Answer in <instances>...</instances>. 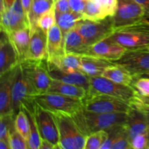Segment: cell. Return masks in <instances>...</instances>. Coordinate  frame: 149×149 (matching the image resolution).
Segmentation results:
<instances>
[{"instance_id":"cell-1","label":"cell","mask_w":149,"mask_h":149,"mask_svg":"<svg viewBox=\"0 0 149 149\" xmlns=\"http://www.w3.org/2000/svg\"><path fill=\"white\" fill-rule=\"evenodd\" d=\"M73 118L81 133L87 137L97 131H107L115 127L125 125L127 113H94L81 109L73 116Z\"/></svg>"},{"instance_id":"cell-2","label":"cell","mask_w":149,"mask_h":149,"mask_svg":"<svg viewBox=\"0 0 149 149\" xmlns=\"http://www.w3.org/2000/svg\"><path fill=\"white\" fill-rule=\"evenodd\" d=\"M111 40L128 49L146 48L149 46V20L146 17L138 21L115 28Z\"/></svg>"},{"instance_id":"cell-3","label":"cell","mask_w":149,"mask_h":149,"mask_svg":"<svg viewBox=\"0 0 149 149\" xmlns=\"http://www.w3.org/2000/svg\"><path fill=\"white\" fill-rule=\"evenodd\" d=\"M40 107L53 114L73 116L82 109V100L75 97L53 93H46L34 97Z\"/></svg>"},{"instance_id":"cell-4","label":"cell","mask_w":149,"mask_h":149,"mask_svg":"<svg viewBox=\"0 0 149 149\" xmlns=\"http://www.w3.org/2000/svg\"><path fill=\"white\" fill-rule=\"evenodd\" d=\"M20 65L34 95L47 93L52 79L49 74L47 60H26Z\"/></svg>"},{"instance_id":"cell-5","label":"cell","mask_w":149,"mask_h":149,"mask_svg":"<svg viewBox=\"0 0 149 149\" xmlns=\"http://www.w3.org/2000/svg\"><path fill=\"white\" fill-rule=\"evenodd\" d=\"M53 115L59 134L58 148L84 149L86 137L79 130L73 116L65 114Z\"/></svg>"},{"instance_id":"cell-6","label":"cell","mask_w":149,"mask_h":149,"mask_svg":"<svg viewBox=\"0 0 149 149\" xmlns=\"http://www.w3.org/2000/svg\"><path fill=\"white\" fill-rule=\"evenodd\" d=\"M135 94L136 91L132 86L118 84L103 77H90V87L87 90L86 95H105L130 103Z\"/></svg>"},{"instance_id":"cell-7","label":"cell","mask_w":149,"mask_h":149,"mask_svg":"<svg viewBox=\"0 0 149 149\" xmlns=\"http://www.w3.org/2000/svg\"><path fill=\"white\" fill-rule=\"evenodd\" d=\"M84 39L87 47L110 37L113 33L115 26L112 17L98 21L82 20L75 28Z\"/></svg>"},{"instance_id":"cell-8","label":"cell","mask_w":149,"mask_h":149,"mask_svg":"<svg viewBox=\"0 0 149 149\" xmlns=\"http://www.w3.org/2000/svg\"><path fill=\"white\" fill-rule=\"evenodd\" d=\"M81 100L82 109L94 113H127L131 108L129 102L105 95H86Z\"/></svg>"},{"instance_id":"cell-9","label":"cell","mask_w":149,"mask_h":149,"mask_svg":"<svg viewBox=\"0 0 149 149\" xmlns=\"http://www.w3.org/2000/svg\"><path fill=\"white\" fill-rule=\"evenodd\" d=\"M115 64L123 67L134 79L149 74V50L146 48L128 49Z\"/></svg>"},{"instance_id":"cell-10","label":"cell","mask_w":149,"mask_h":149,"mask_svg":"<svg viewBox=\"0 0 149 149\" xmlns=\"http://www.w3.org/2000/svg\"><path fill=\"white\" fill-rule=\"evenodd\" d=\"M34 93L23 74L19 64L16 71L12 93V108L15 115L17 113L20 107L34 101Z\"/></svg>"},{"instance_id":"cell-11","label":"cell","mask_w":149,"mask_h":149,"mask_svg":"<svg viewBox=\"0 0 149 149\" xmlns=\"http://www.w3.org/2000/svg\"><path fill=\"white\" fill-rule=\"evenodd\" d=\"M33 111L42 138L50 141L58 148L59 134L54 115L40 107L35 101Z\"/></svg>"},{"instance_id":"cell-12","label":"cell","mask_w":149,"mask_h":149,"mask_svg":"<svg viewBox=\"0 0 149 149\" xmlns=\"http://www.w3.org/2000/svg\"><path fill=\"white\" fill-rule=\"evenodd\" d=\"M143 7L135 0H119L116 13L112 17L115 28L130 24L145 17Z\"/></svg>"},{"instance_id":"cell-13","label":"cell","mask_w":149,"mask_h":149,"mask_svg":"<svg viewBox=\"0 0 149 149\" xmlns=\"http://www.w3.org/2000/svg\"><path fill=\"white\" fill-rule=\"evenodd\" d=\"M1 31L10 34L15 31L29 28V23L25 15L20 0H16L10 8L1 13Z\"/></svg>"},{"instance_id":"cell-14","label":"cell","mask_w":149,"mask_h":149,"mask_svg":"<svg viewBox=\"0 0 149 149\" xmlns=\"http://www.w3.org/2000/svg\"><path fill=\"white\" fill-rule=\"evenodd\" d=\"M127 50L125 47L108 38L89 47L84 55H93L113 62L122 58Z\"/></svg>"},{"instance_id":"cell-15","label":"cell","mask_w":149,"mask_h":149,"mask_svg":"<svg viewBox=\"0 0 149 149\" xmlns=\"http://www.w3.org/2000/svg\"><path fill=\"white\" fill-rule=\"evenodd\" d=\"M64 52L63 36L58 25L55 24L47 33V58L48 63L55 64Z\"/></svg>"},{"instance_id":"cell-16","label":"cell","mask_w":149,"mask_h":149,"mask_svg":"<svg viewBox=\"0 0 149 149\" xmlns=\"http://www.w3.org/2000/svg\"><path fill=\"white\" fill-rule=\"evenodd\" d=\"M1 42H0V76L7 73L18 66V58L15 50L9 39L8 36L1 31Z\"/></svg>"},{"instance_id":"cell-17","label":"cell","mask_w":149,"mask_h":149,"mask_svg":"<svg viewBox=\"0 0 149 149\" xmlns=\"http://www.w3.org/2000/svg\"><path fill=\"white\" fill-rule=\"evenodd\" d=\"M17 67L1 76L0 80V116L14 114L12 108V93Z\"/></svg>"},{"instance_id":"cell-18","label":"cell","mask_w":149,"mask_h":149,"mask_svg":"<svg viewBox=\"0 0 149 149\" xmlns=\"http://www.w3.org/2000/svg\"><path fill=\"white\" fill-rule=\"evenodd\" d=\"M47 64L49 74L52 79L79 86L84 87L86 90H88L90 84V77L82 71L67 72L63 71L53 64L49 63L48 62Z\"/></svg>"},{"instance_id":"cell-19","label":"cell","mask_w":149,"mask_h":149,"mask_svg":"<svg viewBox=\"0 0 149 149\" xmlns=\"http://www.w3.org/2000/svg\"><path fill=\"white\" fill-rule=\"evenodd\" d=\"M130 139L138 134H148L149 122L141 111L131 106L130 109L127 113V119L124 125Z\"/></svg>"},{"instance_id":"cell-20","label":"cell","mask_w":149,"mask_h":149,"mask_svg":"<svg viewBox=\"0 0 149 149\" xmlns=\"http://www.w3.org/2000/svg\"><path fill=\"white\" fill-rule=\"evenodd\" d=\"M114 64L112 61L90 55H81V71L90 77H101L105 70Z\"/></svg>"},{"instance_id":"cell-21","label":"cell","mask_w":149,"mask_h":149,"mask_svg":"<svg viewBox=\"0 0 149 149\" xmlns=\"http://www.w3.org/2000/svg\"><path fill=\"white\" fill-rule=\"evenodd\" d=\"M107 132L109 136L100 149L132 148L130 139L124 127V125L111 128Z\"/></svg>"},{"instance_id":"cell-22","label":"cell","mask_w":149,"mask_h":149,"mask_svg":"<svg viewBox=\"0 0 149 149\" xmlns=\"http://www.w3.org/2000/svg\"><path fill=\"white\" fill-rule=\"evenodd\" d=\"M47 58V35L36 28L31 35L26 60H45Z\"/></svg>"},{"instance_id":"cell-23","label":"cell","mask_w":149,"mask_h":149,"mask_svg":"<svg viewBox=\"0 0 149 149\" xmlns=\"http://www.w3.org/2000/svg\"><path fill=\"white\" fill-rule=\"evenodd\" d=\"M7 35L15 50L19 63H20L26 61L31 39L29 28L19 29Z\"/></svg>"},{"instance_id":"cell-24","label":"cell","mask_w":149,"mask_h":149,"mask_svg":"<svg viewBox=\"0 0 149 149\" xmlns=\"http://www.w3.org/2000/svg\"><path fill=\"white\" fill-rule=\"evenodd\" d=\"M88 47L82 36L76 29L70 30L63 36V49L65 53L84 55Z\"/></svg>"},{"instance_id":"cell-25","label":"cell","mask_w":149,"mask_h":149,"mask_svg":"<svg viewBox=\"0 0 149 149\" xmlns=\"http://www.w3.org/2000/svg\"><path fill=\"white\" fill-rule=\"evenodd\" d=\"M47 93H58V94L82 100L85 97L87 90L84 87L79 86L52 79Z\"/></svg>"},{"instance_id":"cell-26","label":"cell","mask_w":149,"mask_h":149,"mask_svg":"<svg viewBox=\"0 0 149 149\" xmlns=\"http://www.w3.org/2000/svg\"><path fill=\"white\" fill-rule=\"evenodd\" d=\"M101 77L118 84L127 86H132L134 81V77L125 68L115 63L108 67Z\"/></svg>"},{"instance_id":"cell-27","label":"cell","mask_w":149,"mask_h":149,"mask_svg":"<svg viewBox=\"0 0 149 149\" xmlns=\"http://www.w3.org/2000/svg\"><path fill=\"white\" fill-rule=\"evenodd\" d=\"M33 103L27 106H23L20 108H23L26 111L28 115L29 120V125H30V132H29V138L28 141L29 148L30 149H39L40 148L42 137L39 133V128H38L37 123L35 119L34 113H33Z\"/></svg>"},{"instance_id":"cell-28","label":"cell","mask_w":149,"mask_h":149,"mask_svg":"<svg viewBox=\"0 0 149 149\" xmlns=\"http://www.w3.org/2000/svg\"><path fill=\"white\" fill-rule=\"evenodd\" d=\"M53 3L50 0H32L31 8L29 18L31 35L37 28V21L39 17L52 7Z\"/></svg>"},{"instance_id":"cell-29","label":"cell","mask_w":149,"mask_h":149,"mask_svg":"<svg viewBox=\"0 0 149 149\" xmlns=\"http://www.w3.org/2000/svg\"><path fill=\"white\" fill-rule=\"evenodd\" d=\"M132 87L136 91V94L130 103L149 106V77H140L134 79Z\"/></svg>"},{"instance_id":"cell-30","label":"cell","mask_w":149,"mask_h":149,"mask_svg":"<svg viewBox=\"0 0 149 149\" xmlns=\"http://www.w3.org/2000/svg\"><path fill=\"white\" fill-rule=\"evenodd\" d=\"M56 16V23L62 31L63 36L70 30L75 29L79 23L83 20L81 15L77 14L72 11L62 13Z\"/></svg>"},{"instance_id":"cell-31","label":"cell","mask_w":149,"mask_h":149,"mask_svg":"<svg viewBox=\"0 0 149 149\" xmlns=\"http://www.w3.org/2000/svg\"><path fill=\"white\" fill-rule=\"evenodd\" d=\"M81 55L77 53H65L53 65L67 72L81 71Z\"/></svg>"},{"instance_id":"cell-32","label":"cell","mask_w":149,"mask_h":149,"mask_svg":"<svg viewBox=\"0 0 149 149\" xmlns=\"http://www.w3.org/2000/svg\"><path fill=\"white\" fill-rule=\"evenodd\" d=\"M14 125L15 130L20 134L28 142L30 132V125L27 113L23 108H20L19 111L15 115Z\"/></svg>"},{"instance_id":"cell-33","label":"cell","mask_w":149,"mask_h":149,"mask_svg":"<svg viewBox=\"0 0 149 149\" xmlns=\"http://www.w3.org/2000/svg\"><path fill=\"white\" fill-rule=\"evenodd\" d=\"M109 133L106 130H100L90 134L86 137L84 149H100L108 138Z\"/></svg>"},{"instance_id":"cell-34","label":"cell","mask_w":149,"mask_h":149,"mask_svg":"<svg viewBox=\"0 0 149 149\" xmlns=\"http://www.w3.org/2000/svg\"><path fill=\"white\" fill-rule=\"evenodd\" d=\"M15 117L14 114L0 116V140L9 143L10 134L15 129Z\"/></svg>"},{"instance_id":"cell-35","label":"cell","mask_w":149,"mask_h":149,"mask_svg":"<svg viewBox=\"0 0 149 149\" xmlns=\"http://www.w3.org/2000/svg\"><path fill=\"white\" fill-rule=\"evenodd\" d=\"M82 17L83 20H92V21H98L106 18L98 6L93 0L87 1Z\"/></svg>"},{"instance_id":"cell-36","label":"cell","mask_w":149,"mask_h":149,"mask_svg":"<svg viewBox=\"0 0 149 149\" xmlns=\"http://www.w3.org/2000/svg\"><path fill=\"white\" fill-rule=\"evenodd\" d=\"M56 16L54 4L48 11L44 13L37 21V27L47 35L49 29L56 24Z\"/></svg>"},{"instance_id":"cell-37","label":"cell","mask_w":149,"mask_h":149,"mask_svg":"<svg viewBox=\"0 0 149 149\" xmlns=\"http://www.w3.org/2000/svg\"><path fill=\"white\" fill-rule=\"evenodd\" d=\"M106 17H113L118 7L119 0H93Z\"/></svg>"},{"instance_id":"cell-38","label":"cell","mask_w":149,"mask_h":149,"mask_svg":"<svg viewBox=\"0 0 149 149\" xmlns=\"http://www.w3.org/2000/svg\"><path fill=\"white\" fill-rule=\"evenodd\" d=\"M9 145L10 149H29L27 141L15 129L13 130L10 134Z\"/></svg>"},{"instance_id":"cell-39","label":"cell","mask_w":149,"mask_h":149,"mask_svg":"<svg viewBox=\"0 0 149 149\" xmlns=\"http://www.w3.org/2000/svg\"><path fill=\"white\" fill-rule=\"evenodd\" d=\"M68 3H69L71 11L82 15L84 9H85L87 1L85 0H68Z\"/></svg>"},{"instance_id":"cell-40","label":"cell","mask_w":149,"mask_h":149,"mask_svg":"<svg viewBox=\"0 0 149 149\" xmlns=\"http://www.w3.org/2000/svg\"><path fill=\"white\" fill-rule=\"evenodd\" d=\"M55 15L71 11L68 0H55L53 3Z\"/></svg>"},{"instance_id":"cell-41","label":"cell","mask_w":149,"mask_h":149,"mask_svg":"<svg viewBox=\"0 0 149 149\" xmlns=\"http://www.w3.org/2000/svg\"><path fill=\"white\" fill-rule=\"evenodd\" d=\"M20 1H21V4H22V6H23V10H24L25 15H26V18H27L28 23H29V14H30L31 8L32 0H20Z\"/></svg>"},{"instance_id":"cell-42","label":"cell","mask_w":149,"mask_h":149,"mask_svg":"<svg viewBox=\"0 0 149 149\" xmlns=\"http://www.w3.org/2000/svg\"><path fill=\"white\" fill-rule=\"evenodd\" d=\"M131 106L134 108H136L138 110L141 111L146 117L147 120L149 122V106H145L142 104H138V103H130Z\"/></svg>"},{"instance_id":"cell-43","label":"cell","mask_w":149,"mask_h":149,"mask_svg":"<svg viewBox=\"0 0 149 149\" xmlns=\"http://www.w3.org/2000/svg\"><path fill=\"white\" fill-rule=\"evenodd\" d=\"M55 148H57L56 146L54 145L52 143H51L50 141H47V140L42 138L40 148L39 149H55Z\"/></svg>"},{"instance_id":"cell-44","label":"cell","mask_w":149,"mask_h":149,"mask_svg":"<svg viewBox=\"0 0 149 149\" xmlns=\"http://www.w3.org/2000/svg\"><path fill=\"white\" fill-rule=\"evenodd\" d=\"M135 1H136L138 4H140L143 7L146 15H149V0H135Z\"/></svg>"},{"instance_id":"cell-45","label":"cell","mask_w":149,"mask_h":149,"mask_svg":"<svg viewBox=\"0 0 149 149\" xmlns=\"http://www.w3.org/2000/svg\"><path fill=\"white\" fill-rule=\"evenodd\" d=\"M3 1H4L6 10H7V9L10 8L15 4L16 0H3Z\"/></svg>"},{"instance_id":"cell-46","label":"cell","mask_w":149,"mask_h":149,"mask_svg":"<svg viewBox=\"0 0 149 149\" xmlns=\"http://www.w3.org/2000/svg\"><path fill=\"white\" fill-rule=\"evenodd\" d=\"M0 149H10L9 143L3 140H0Z\"/></svg>"},{"instance_id":"cell-47","label":"cell","mask_w":149,"mask_h":149,"mask_svg":"<svg viewBox=\"0 0 149 149\" xmlns=\"http://www.w3.org/2000/svg\"><path fill=\"white\" fill-rule=\"evenodd\" d=\"M145 17H146V18L148 19V20H149V15H145Z\"/></svg>"},{"instance_id":"cell-48","label":"cell","mask_w":149,"mask_h":149,"mask_svg":"<svg viewBox=\"0 0 149 149\" xmlns=\"http://www.w3.org/2000/svg\"><path fill=\"white\" fill-rule=\"evenodd\" d=\"M143 77H149V74H148V75H146V76H143Z\"/></svg>"},{"instance_id":"cell-49","label":"cell","mask_w":149,"mask_h":149,"mask_svg":"<svg viewBox=\"0 0 149 149\" xmlns=\"http://www.w3.org/2000/svg\"><path fill=\"white\" fill-rule=\"evenodd\" d=\"M51 1H52V2H54V1H55V0H50Z\"/></svg>"},{"instance_id":"cell-50","label":"cell","mask_w":149,"mask_h":149,"mask_svg":"<svg viewBox=\"0 0 149 149\" xmlns=\"http://www.w3.org/2000/svg\"><path fill=\"white\" fill-rule=\"evenodd\" d=\"M147 49H148V50H149V46L148 47H147Z\"/></svg>"},{"instance_id":"cell-51","label":"cell","mask_w":149,"mask_h":149,"mask_svg":"<svg viewBox=\"0 0 149 149\" xmlns=\"http://www.w3.org/2000/svg\"><path fill=\"white\" fill-rule=\"evenodd\" d=\"M85 1H89V0H85Z\"/></svg>"}]
</instances>
